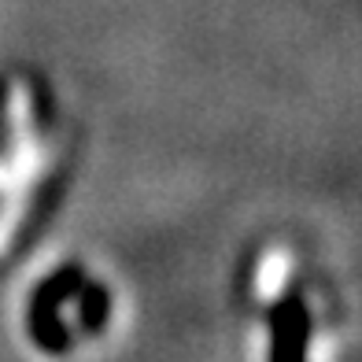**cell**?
<instances>
[{"label":"cell","mask_w":362,"mask_h":362,"mask_svg":"<svg viewBox=\"0 0 362 362\" xmlns=\"http://www.w3.org/2000/svg\"><path fill=\"white\" fill-rule=\"evenodd\" d=\"M303 337H307V318L300 303H288L285 315L277 318V355L274 362H300L303 355Z\"/></svg>","instance_id":"obj_1"}]
</instances>
